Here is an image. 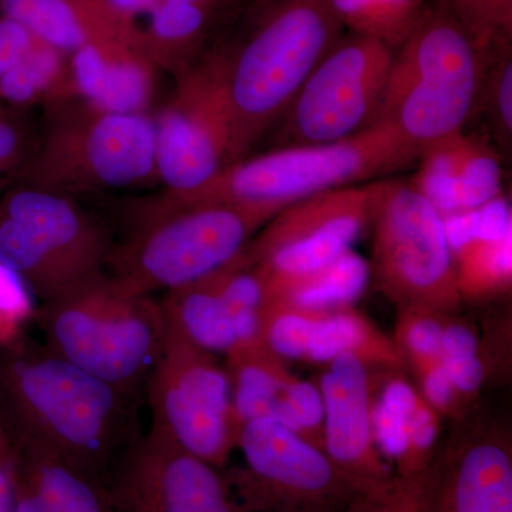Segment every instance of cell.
Masks as SVG:
<instances>
[{"instance_id": "29", "label": "cell", "mask_w": 512, "mask_h": 512, "mask_svg": "<svg viewBox=\"0 0 512 512\" xmlns=\"http://www.w3.org/2000/svg\"><path fill=\"white\" fill-rule=\"evenodd\" d=\"M343 512H443L439 456L419 473L359 491Z\"/></svg>"}, {"instance_id": "6", "label": "cell", "mask_w": 512, "mask_h": 512, "mask_svg": "<svg viewBox=\"0 0 512 512\" xmlns=\"http://www.w3.org/2000/svg\"><path fill=\"white\" fill-rule=\"evenodd\" d=\"M278 211L239 202L154 205L111 252L106 271L138 295L191 284L241 254Z\"/></svg>"}, {"instance_id": "18", "label": "cell", "mask_w": 512, "mask_h": 512, "mask_svg": "<svg viewBox=\"0 0 512 512\" xmlns=\"http://www.w3.org/2000/svg\"><path fill=\"white\" fill-rule=\"evenodd\" d=\"M443 512H512L507 423L476 409L454 421L439 453Z\"/></svg>"}, {"instance_id": "27", "label": "cell", "mask_w": 512, "mask_h": 512, "mask_svg": "<svg viewBox=\"0 0 512 512\" xmlns=\"http://www.w3.org/2000/svg\"><path fill=\"white\" fill-rule=\"evenodd\" d=\"M350 35L369 37L396 52L434 0H326Z\"/></svg>"}, {"instance_id": "11", "label": "cell", "mask_w": 512, "mask_h": 512, "mask_svg": "<svg viewBox=\"0 0 512 512\" xmlns=\"http://www.w3.org/2000/svg\"><path fill=\"white\" fill-rule=\"evenodd\" d=\"M242 463L222 468L244 512H343L359 488L325 451L274 419L239 429Z\"/></svg>"}, {"instance_id": "20", "label": "cell", "mask_w": 512, "mask_h": 512, "mask_svg": "<svg viewBox=\"0 0 512 512\" xmlns=\"http://www.w3.org/2000/svg\"><path fill=\"white\" fill-rule=\"evenodd\" d=\"M318 387L326 456L360 491L393 477L373 437L369 367L355 355L336 357L325 365Z\"/></svg>"}, {"instance_id": "32", "label": "cell", "mask_w": 512, "mask_h": 512, "mask_svg": "<svg viewBox=\"0 0 512 512\" xmlns=\"http://www.w3.org/2000/svg\"><path fill=\"white\" fill-rule=\"evenodd\" d=\"M448 313L426 308H397L392 340L413 377L441 365V342Z\"/></svg>"}, {"instance_id": "35", "label": "cell", "mask_w": 512, "mask_h": 512, "mask_svg": "<svg viewBox=\"0 0 512 512\" xmlns=\"http://www.w3.org/2000/svg\"><path fill=\"white\" fill-rule=\"evenodd\" d=\"M22 110L0 103V195L19 180L37 147Z\"/></svg>"}, {"instance_id": "24", "label": "cell", "mask_w": 512, "mask_h": 512, "mask_svg": "<svg viewBox=\"0 0 512 512\" xmlns=\"http://www.w3.org/2000/svg\"><path fill=\"white\" fill-rule=\"evenodd\" d=\"M72 56L70 80L87 104L104 113H146L153 96V69L137 42L101 40Z\"/></svg>"}, {"instance_id": "25", "label": "cell", "mask_w": 512, "mask_h": 512, "mask_svg": "<svg viewBox=\"0 0 512 512\" xmlns=\"http://www.w3.org/2000/svg\"><path fill=\"white\" fill-rule=\"evenodd\" d=\"M0 16L15 20L40 42L73 53L101 40H134L130 19L104 0H0Z\"/></svg>"}, {"instance_id": "1", "label": "cell", "mask_w": 512, "mask_h": 512, "mask_svg": "<svg viewBox=\"0 0 512 512\" xmlns=\"http://www.w3.org/2000/svg\"><path fill=\"white\" fill-rule=\"evenodd\" d=\"M0 396L9 426L94 476L138 439L136 394L123 392L23 339L0 350Z\"/></svg>"}, {"instance_id": "19", "label": "cell", "mask_w": 512, "mask_h": 512, "mask_svg": "<svg viewBox=\"0 0 512 512\" xmlns=\"http://www.w3.org/2000/svg\"><path fill=\"white\" fill-rule=\"evenodd\" d=\"M232 406L238 427L255 419H274L323 450V403L318 384L293 375L264 339L225 355Z\"/></svg>"}, {"instance_id": "26", "label": "cell", "mask_w": 512, "mask_h": 512, "mask_svg": "<svg viewBox=\"0 0 512 512\" xmlns=\"http://www.w3.org/2000/svg\"><path fill=\"white\" fill-rule=\"evenodd\" d=\"M454 272L463 302H484L511 292V227L451 241Z\"/></svg>"}, {"instance_id": "17", "label": "cell", "mask_w": 512, "mask_h": 512, "mask_svg": "<svg viewBox=\"0 0 512 512\" xmlns=\"http://www.w3.org/2000/svg\"><path fill=\"white\" fill-rule=\"evenodd\" d=\"M261 336L276 356L286 360L328 365L336 357L355 355L370 370L406 372L390 336L353 306L315 311L284 301L265 303Z\"/></svg>"}, {"instance_id": "2", "label": "cell", "mask_w": 512, "mask_h": 512, "mask_svg": "<svg viewBox=\"0 0 512 512\" xmlns=\"http://www.w3.org/2000/svg\"><path fill=\"white\" fill-rule=\"evenodd\" d=\"M342 25L326 0H266L251 32L220 53L232 128V163L281 120Z\"/></svg>"}, {"instance_id": "9", "label": "cell", "mask_w": 512, "mask_h": 512, "mask_svg": "<svg viewBox=\"0 0 512 512\" xmlns=\"http://www.w3.org/2000/svg\"><path fill=\"white\" fill-rule=\"evenodd\" d=\"M370 278L397 308L460 313L446 220L410 181L380 180Z\"/></svg>"}, {"instance_id": "39", "label": "cell", "mask_w": 512, "mask_h": 512, "mask_svg": "<svg viewBox=\"0 0 512 512\" xmlns=\"http://www.w3.org/2000/svg\"><path fill=\"white\" fill-rule=\"evenodd\" d=\"M177 2L194 3V5L205 6V8H212L215 0H177Z\"/></svg>"}, {"instance_id": "34", "label": "cell", "mask_w": 512, "mask_h": 512, "mask_svg": "<svg viewBox=\"0 0 512 512\" xmlns=\"http://www.w3.org/2000/svg\"><path fill=\"white\" fill-rule=\"evenodd\" d=\"M483 47L511 43L512 0H434Z\"/></svg>"}, {"instance_id": "21", "label": "cell", "mask_w": 512, "mask_h": 512, "mask_svg": "<svg viewBox=\"0 0 512 512\" xmlns=\"http://www.w3.org/2000/svg\"><path fill=\"white\" fill-rule=\"evenodd\" d=\"M410 183L444 218L471 214L500 200L501 163L483 138L461 133L421 150Z\"/></svg>"}, {"instance_id": "8", "label": "cell", "mask_w": 512, "mask_h": 512, "mask_svg": "<svg viewBox=\"0 0 512 512\" xmlns=\"http://www.w3.org/2000/svg\"><path fill=\"white\" fill-rule=\"evenodd\" d=\"M156 173V121L83 107L57 114L16 183L73 195L133 187Z\"/></svg>"}, {"instance_id": "31", "label": "cell", "mask_w": 512, "mask_h": 512, "mask_svg": "<svg viewBox=\"0 0 512 512\" xmlns=\"http://www.w3.org/2000/svg\"><path fill=\"white\" fill-rule=\"evenodd\" d=\"M64 53L37 39L25 59L0 77V103L25 109L63 89Z\"/></svg>"}, {"instance_id": "14", "label": "cell", "mask_w": 512, "mask_h": 512, "mask_svg": "<svg viewBox=\"0 0 512 512\" xmlns=\"http://www.w3.org/2000/svg\"><path fill=\"white\" fill-rule=\"evenodd\" d=\"M156 121V173L171 195L210 183L232 161V128L220 53L188 67Z\"/></svg>"}, {"instance_id": "16", "label": "cell", "mask_w": 512, "mask_h": 512, "mask_svg": "<svg viewBox=\"0 0 512 512\" xmlns=\"http://www.w3.org/2000/svg\"><path fill=\"white\" fill-rule=\"evenodd\" d=\"M265 302L264 279L247 248L204 278L165 293L161 301L188 338L224 356L262 338Z\"/></svg>"}, {"instance_id": "30", "label": "cell", "mask_w": 512, "mask_h": 512, "mask_svg": "<svg viewBox=\"0 0 512 512\" xmlns=\"http://www.w3.org/2000/svg\"><path fill=\"white\" fill-rule=\"evenodd\" d=\"M210 8L177 0H160L147 12V36L138 42L140 47L150 42L158 49L165 46V57L185 63L200 46L210 22ZM143 50V49H141Z\"/></svg>"}, {"instance_id": "37", "label": "cell", "mask_w": 512, "mask_h": 512, "mask_svg": "<svg viewBox=\"0 0 512 512\" xmlns=\"http://www.w3.org/2000/svg\"><path fill=\"white\" fill-rule=\"evenodd\" d=\"M15 511V453L12 433L0 396V512Z\"/></svg>"}, {"instance_id": "3", "label": "cell", "mask_w": 512, "mask_h": 512, "mask_svg": "<svg viewBox=\"0 0 512 512\" xmlns=\"http://www.w3.org/2000/svg\"><path fill=\"white\" fill-rule=\"evenodd\" d=\"M488 52L433 5L394 52L380 119L419 153L461 133L480 104Z\"/></svg>"}, {"instance_id": "23", "label": "cell", "mask_w": 512, "mask_h": 512, "mask_svg": "<svg viewBox=\"0 0 512 512\" xmlns=\"http://www.w3.org/2000/svg\"><path fill=\"white\" fill-rule=\"evenodd\" d=\"M10 427V426H9ZM15 453V511L116 512L106 478L10 427Z\"/></svg>"}, {"instance_id": "33", "label": "cell", "mask_w": 512, "mask_h": 512, "mask_svg": "<svg viewBox=\"0 0 512 512\" xmlns=\"http://www.w3.org/2000/svg\"><path fill=\"white\" fill-rule=\"evenodd\" d=\"M495 140L501 147L510 148L512 138V53L511 43L491 47L485 66L480 104Z\"/></svg>"}, {"instance_id": "10", "label": "cell", "mask_w": 512, "mask_h": 512, "mask_svg": "<svg viewBox=\"0 0 512 512\" xmlns=\"http://www.w3.org/2000/svg\"><path fill=\"white\" fill-rule=\"evenodd\" d=\"M164 312L163 345L144 386L153 414L151 429L225 468L237 451L239 433L227 370Z\"/></svg>"}, {"instance_id": "12", "label": "cell", "mask_w": 512, "mask_h": 512, "mask_svg": "<svg viewBox=\"0 0 512 512\" xmlns=\"http://www.w3.org/2000/svg\"><path fill=\"white\" fill-rule=\"evenodd\" d=\"M393 57L377 40L340 37L281 117L285 146L338 143L375 126Z\"/></svg>"}, {"instance_id": "36", "label": "cell", "mask_w": 512, "mask_h": 512, "mask_svg": "<svg viewBox=\"0 0 512 512\" xmlns=\"http://www.w3.org/2000/svg\"><path fill=\"white\" fill-rule=\"evenodd\" d=\"M36 42V37L25 26L0 16V77L18 66Z\"/></svg>"}, {"instance_id": "5", "label": "cell", "mask_w": 512, "mask_h": 512, "mask_svg": "<svg viewBox=\"0 0 512 512\" xmlns=\"http://www.w3.org/2000/svg\"><path fill=\"white\" fill-rule=\"evenodd\" d=\"M420 153L389 123L379 120L338 143L282 146L227 165L198 190L168 194L181 204L239 202L282 211L336 188L383 180L419 160Z\"/></svg>"}, {"instance_id": "4", "label": "cell", "mask_w": 512, "mask_h": 512, "mask_svg": "<svg viewBox=\"0 0 512 512\" xmlns=\"http://www.w3.org/2000/svg\"><path fill=\"white\" fill-rule=\"evenodd\" d=\"M33 320L50 352L131 394L146 386L165 332L163 303L107 271L36 306Z\"/></svg>"}, {"instance_id": "13", "label": "cell", "mask_w": 512, "mask_h": 512, "mask_svg": "<svg viewBox=\"0 0 512 512\" xmlns=\"http://www.w3.org/2000/svg\"><path fill=\"white\" fill-rule=\"evenodd\" d=\"M379 181L349 185L295 202L248 244L264 279L266 301L352 249L372 221Z\"/></svg>"}, {"instance_id": "7", "label": "cell", "mask_w": 512, "mask_h": 512, "mask_svg": "<svg viewBox=\"0 0 512 512\" xmlns=\"http://www.w3.org/2000/svg\"><path fill=\"white\" fill-rule=\"evenodd\" d=\"M113 231L72 195L15 183L0 195V264L36 306L106 271Z\"/></svg>"}, {"instance_id": "28", "label": "cell", "mask_w": 512, "mask_h": 512, "mask_svg": "<svg viewBox=\"0 0 512 512\" xmlns=\"http://www.w3.org/2000/svg\"><path fill=\"white\" fill-rule=\"evenodd\" d=\"M369 282V262L350 249L332 264L295 282L271 301H284L315 311H335L353 306Z\"/></svg>"}, {"instance_id": "22", "label": "cell", "mask_w": 512, "mask_h": 512, "mask_svg": "<svg viewBox=\"0 0 512 512\" xmlns=\"http://www.w3.org/2000/svg\"><path fill=\"white\" fill-rule=\"evenodd\" d=\"M377 450L396 476L419 473L439 456L441 416L400 370H370Z\"/></svg>"}, {"instance_id": "15", "label": "cell", "mask_w": 512, "mask_h": 512, "mask_svg": "<svg viewBox=\"0 0 512 512\" xmlns=\"http://www.w3.org/2000/svg\"><path fill=\"white\" fill-rule=\"evenodd\" d=\"M116 512H244L224 470L151 429L106 476Z\"/></svg>"}, {"instance_id": "38", "label": "cell", "mask_w": 512, "mask_h": 512, "mask_svg": "<svg viewBox=\"0 0 512 512\" xmlns=\"http://www.w3.org/2000/svg\"><path fill=\"white\" fill-rule=\"evenodd\" d=\"M104 2L119 15L131 20L138 15H146L160 0H104Z\"/></svg>"}]
</instances>
